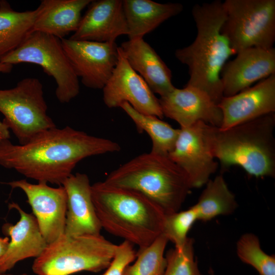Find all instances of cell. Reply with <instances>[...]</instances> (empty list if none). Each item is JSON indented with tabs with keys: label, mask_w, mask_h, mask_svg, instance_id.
Instances as JSON below:
<instances>
[{
	"label": "cell",
	"mask_w": 275,
	"mask_h": 275,
	"mask_svg": "<svg viewBox=\"0 0 275 275\" xmlns=\"http://www.w3.org/2000/svg\"><path fill=\"white\" fill-rule=\"evenodd\" d=\"M88 6L77 29L69 39L114 43L120 36L128 35L123 1H92Z\"/></svg>",
	"instance_id": "17"
},
{
	"label": "cell",
	"mask_w": 275,
	"mask_h": 275,
	"mask_svg": "<svg viewBox=\"0 0 275 275\" xmlns=\"http://www.w3.org/2000/svg\"><path fill=\"white\" fill-rule=\"evenodd\" d=\"M236 253L243 262L253 267L259 275H275V256L266 254L261 248L258 238L252 233L240 237Z\"/></svg>",
	"instance_id": "27"
},
{
	"label": "cell",
	"mask_w": 275,
	"mask_h": 275,
	"mask_svg": "<svg viewBox=\"0 0 275 275\" xmlns=\"http://www.w3.org/2000/svg\"><path fill=\"white\" fill-rule=\"evenodd\" d=\"M198 220L197 212L193 206L188 209L165 215L162 234L176 248L181 249L186 243L187 234Z\"/></svg>",
	"instance_id": "28"
},
{
	"label": "cell",
	"mask_w": 275,
	"mask_h": 275,
	"mask_svg": "<svg viewBox=\"0 0 275 275\" xmlns=\"http://www.w3.org/2000/svg\"><path fill=\"white\" fill-rule=\"evenodd\" d=\"M72 68L86 87L102 89L111 77L118 60L115 42L61 39Z\"/></svg>",
	"instance_id": "12"
},
{
	"label": "cell",
	"mask_w": 275,
	"mask_h": 275,
	"mask_svg": "<svg viewBox=\"0 0 275 275\" xmlns=\"http://www.w3.org/2000/svg\"><path fill=\"white\" fill-rule=\"evenodd\" d=\"M39 8L18 12L0 1V58L17 48L32 33Z\"/></svg>",
	"instance_id": "23"
},
{
	"label": "cell",
	"mask_w": 275,
	"mask_h": 275,
	"mask_svg": "<svg viewBox=\"0 0 275 275\" xmlns=\"http://www.w3.org/2000/svg\"><path fill=\"white\" fill-rule=\"evenodd\" d=\"M136 255L133 244L124 240L118 245L114 258L101 275H123L126 267L135 260Z\"/></svg>",
	"instance_id": "30"
},
{
	"label": "cell",
	"mask_w": 275,
	"mask_h": 275,
	"mask_svg": "<svg viewBox=\"0 0 275 275\" xmlns=\"http://www.w3.org/2000/svg\"><path fill=\"white\" fill-rule=\"evenodd\" d=\"M218 106L223 115L222 130L275 113V74L234 95L223 97Z\"/></svg>",
	"instance_id": "15"
},
{
	"label": "cell",
	"mask_w": 275,
	"mask_h": 275,
	"mask_svg": "<svg viewBox=\"0 0 275 275\" xmlns=\"http://www.w3.org/2000/svg\"><path fill=\"white\" fill-rule=\"evenodd\" d=\"M120 47L130 66L154 93L161 97L174 89L171 70L143 38L129 40Z\"/></svg>",
	"instance_id": "20"
},
{
	"label": "cell",
	"mask_w": 275,
	"mask_h": 275,
	"mask_svg": "<svg viewBox=\"0 0 275 275\" xmlns=\"http://www.w3.org/2000/svg\"><path fill=\"white\" fill-rule=\"evenodd\" d=\"M9 128L3 122L0 121V141L10 138Z\"/></svg>",
	"instance_id": "32"
},
{
	"label": "cell",
	"mask_w": 275,
	"mask_h": 275,
	"mask_svg": "<svg viewBox=\"0 0 275 275\" xmlns=\"http://www.w3.org/2000/svg\"><path fill=\"white\" fill-rule=\"evenodd\" d=\"M117 246L101 234L71 237L64 234L35 258L32 269L37 275L98 272L108 267Z\"/></svg>",
	"instance_id": "6"
},
{
	"label": "cell",
	"mask_w": 275,
	"mask_h": 275,
	"mask_svg": "<svg viewBox=\"0 0 275 275\" xmlns=\"http://www.w3.org/2000/svg\"><path fill=\"white\" fill-rule=\"evenodd\" d=\"M158 99L163 116L176 121L180 128L191 126L199 121L221 126L223 115L220 108L198 88L186 85L182 89L175 88Z\"/></svg>",
	"instance_id": "14"
},
{
	"label": "cell",
	"mask_w": 275,
	"mask_h": 275,
	"mask_svg": "<svg viewBox=\"0 0 275 275\" xmlns=\"http://www.w3.org/2000/svg\"><path fill=\"white\" fill-rule=\"evenodd\" d=\"M104 181L139 192L159 206L166 214L178 211L193 188L186 173L168 156L151 152L121 165Z\"/></svg>",
	"instance_id": "4"
},
{
	"label": "cell",
	"mask_w": 275,
	"mask_h": 275,
	"mask_svg": "<svg viewBox=\"0 0 275 275\" xmlns=\"http://www.w3.org/2000/svg\"><path fill=\"white\" fill-rule=\"evenodd\" d=\"M9 207L19 212L20 219L15 225L8 223L3 227V232L10 239L7 251L0 261V273L10 270L25 259L37 258L48 244L34 215L15 203L9 204Z\"/></svg>",
	"instance_id": "19"
},
{
	"label": "cell",
	"mask_w": 275,
	"mask_h": 275,
	"mask_svg": "<svg viewBox=\"0 0 275 275\" xmlns=\"http://www.w3.org/2000/svg\"><path fill=\"white\" fill-rule=\"evenodd\" d=\"M62 185L67 197L64 234L71 237L100 235L102 228L92 200L88 176L72 174Z\"/></svg>",
	"instance_id": "18"
},
{
	"label": "cell",
	"mask_w": 275,
	"mask_h": 275,
	"mask_svg": "<svg viewBox=\"0 0 275 275\" xmlns=\"http://www.w3.org/2000/svg\"><path fill=\"white\" fill-rule=\"evenodd\" d=\"M0 63L40 66L54 79L57 86L56 95L61 103L69 102L79 92L78 78L63 49L61 40L50 34L33 31L17 48L0 58Z\"/></svg>",
	"instance_id": "8"
},
{
	"label": "cell",
	"mask_w": 275,
	"mask_h": 275,
	"mask_svg": "<svg viewBox=\"0 0 275 275\" xmlns=\"http://www.w3.org/2000/svg\"><path fill=\"white\" fill-rule=\"evenodd\" d=\"M198 220L208 221L220 215L232 213L237 207L234 195L222 175L209 180L198 202L193 206Z\"/></svg>",
	"instance_id": "25"
},
{
	"label": "cell",
	"mask_w": 275,
	"mask_h": 275,
	"mask_svg": "<svg viewBox=\"0 0 275 275\" xmlns=\"http://www.w3.org/2000/svg\"><path fill=\"white\" fill-rule=\"evenodd\" d=\"M102 89L103 102L108 108L127 102L141 113L163 117L159 99L130 66L120 47L117 65Z\"/></svg>",
	"instance_id": "11"
},
{
	"label": "cell",
	"mask_w": 275,
	"mask_h": 275,
	"mask_svg": "<svg viewBox=\"0 0 275 275\" xmlns=\"http://www.w3.org/2000/svg\"><path fill=\"white\" fill-rule=\"evenodd\" d=\"M275 113L222 130L213 126V154L224 169L241 167L256 177L275 176Z\"/></svg>",
	"instance_id": "5"
},
{
	"label": "cell",
	"mask_w": 275,
	"mask_h": 275,
	"mask_svg": "<svg viewBox=\"0 0 275 275\" xmlns=\"http://www.w3.org/2000/svg\"><path fill=\"white\" fill-rule=\"evenodd\" d=\"M168 241L161 234L149 245L139 249L137 259L126 267L123 275H162L167 265L164 253Z\"/></svg>",
	"instance_id": "26"
},
{
	"label": "cell",
	"mask_w": 275,
	"mask_h": 275,
	"mask_svg": "<svg viewBox=\"0 0 275 275\" xmlns=\"http://www.w3.org/2000/svg\"><path fill=\"white\" fill-rule=\"evenodd\" d=\"M222 33L236 54L251 47L270 49L275 41V0H226Z\"/></svg>",
	"instance_id": "7"
},
{
	"label": "cell",
	"mask_w": 275,
	"mask_h": 275,
	"mask_svg": "<svg viewBox=\"0 0 275 275\" xmlns=\"http://www.w3.org/2000/svg\"><path fill=\"white\" fill-rule=\"evenodd\" d=\"M191 13L196 37L189 45L177 49L175 56L188 67L189 78L186 85L204 91L218 105L224 97L222 69L229 58L236 54L221 32L226 19L223 2L216 0L196 4Z\"/></svg>",
	"instance_id": "2"
},
{
	"label": "cell",
	"mask_w": 275,
	"mask_h": 275,
	"mask_svg": "<svg viewBox=\"0 0 275 275\" xmlns=\"http://www.w3.org/2000/svg\"><path fill=\"white\" fill-rule=\"evenodd\" d=\"M213 126L199 121L180 128L174 147L168 155L186 173L193 188L206 184L218 166L212 150Z\"/></svg>",
	"instance_id": "10"
},
{
	"label": "cell",
	"mask_w": 275,
	"mask_h": 275,
	"mask_svg": "<svg viewBox=\"0 0 275 275\" xmlns=\"http://www.w3.org/2000/svg\"><path fill=\"white\" fill-rule=\"evenodd\" d=\"M9 241L10 239L8 237H0V261L7 251Z\"/></svg>",
	"instance_id": "31"
},
{
	"label": "cell",
	"mask_w": 275,
	"mask_h": 275,
	"mask_svg": "<svg viewBox=\"0 0 275 275\" xmlns=\"http://www.w3.org/2000/svg\"><path fill=\"white\" fill-rule=\"evenodd\" d=\"M47 111L43 85L38 78H25L13 88L0 90V112L4 116L3 122L20 145L56 127Z\"/></svg>",
	"instance_id": "9"
},
{
	"label": "cell",
	"mask_w": 275,
	"mask_h": 275,
	"mask_svg": "<svg viewBox=\"0 0 275 275\" xmlns=\"http://www.w3.org/2000/svg\"><path fill=\"white\" fill-rule=\"evenodd\" d=\"M92 0H43L34 31L47 33L60 39L75 32L79 24L82 11Z\"/></svg>",
	"instance_id": "21"
},
{
	"label": "cell",
	"mask_w": 275,
	"mask_h": 275,
	"mask_svg": "<svg viewBox=\"0 0 275 275\" xmlns=\"http://www.w3.org/2000/svg\"><path fill=\"white\" fill-rule=\"evenodd\" d=\"M13 66L11 64L0 63V72L9 73L11 71Z\"/></svg>",
	"instance_id": "33"
},
{
	"label": "cell",
	"mask_w": 275,
	"mask_h": 275,
	"mask_svg": "<svg viewBox=\"0 0 275 275\" xmlns=\"http://www.w3.org/2000/svg\"><path fill=\"white\" fill-rule=\"evenodd\" d=\"M124 11L129 40L143 38L168 19L183 9L178 3H159L150 0H124Z\"/></svg>",
	"instance_id": "22"
},
{
	"label": "cell",
	"mask_w": 275,
	"mask_h": 275,
	"mask_svg": "<svg viewBox=\"0 0 275 275\" xmlns=\"http://www.w3.org/2000/svg\"><path fill=\"white\" fill-rule=\"evenodd\" d=\"M91 195L102 228L139 249L162 234L166 214L139 192L100 181L91 185Z\"/></svg>",
	"instance_id": "3"
},
{
	"label": "cell",
	"mask_w": 275,
	"mask_h": 275,
	"mask_svg": "<svg viewBox=\"0 0 275 275\" xmlns=\"http://www.w3.org/2000/svg\"><path fill=\"white\" fill-rule=\"evenodd\" d=\"M0 275H29V274L25 273H21L19 274H13L6 273V272H5V273H0Z\"/></svg>",
	"instance_id": "34"
},
{
	"label": "cell",
	"mask_w": 275,
	"mask_h": 275,
	"mask_svg": "<svg viewBox=\"0 0 275 275\" xmlns=\"http://www.w3.org/2000/svg\"><path fill=\"white\" fill-rule=\"evenodd\" d=\"M25 194L40 231L49 244L64 234L67 197L63 185L50 187L47 183L32 184L25 179L7 183Z\"/></svg>",
	"instance_id": "13"
},
{
	"label": "cell",
	"mask_w": 275,
	"mask_h": 275,
	"mask_svg": "<svg viewBox=\"0 0 275 275\" xmlns=\"http://www.w3.org/2000/svg\"><path fill=\"white\" fill-rule=\"evenodd\" d=\"M120 107L132 120L139 133L145 131L150 137L152 143L150 152L168 156L174 147L180 129L174 128L156 116L139 112L127 102L123 103Z\"/></svg>",
	"instance_id": "24"
},
{
	"label": "cell",
	"mask_w": 275,
	"mask_h": 275,
	"mask_svg": "<svg viewBox=\"0 0 275 275\" xmlns=\"http://www.w3.org/2000/svg\"><path fill=\"white\" fill-rule=\"evenodd\" d=\"M112 140L90 135L69 126L40 133L24 145L0 141V164L38 182L62 185L76 164L94 155L119 152Z\"/></svg>",
	"instance_id": "1"
},
{
	"label": "cell",
	"mask_w": 275,
	"mask_h": 275,
	"mask_svg": "<svg viewBox=\"0 0 275 275\" xmlns=\"http://www.w3.org/2000/svg\"><path fill=\"white\" fill-rule=\"evenodd\" d=\"M227 62L221 72L224 97H229L250 87L255 82L275 74V48L251 47Z\"/></svg>",
	"instance_id": "16"
},
{
	"label": "cell",
	"mask_w": 275,
	"mask_h": 275,
	"mask_svg": "<svg viewBox=\"0 0 275 275\" xmlns=\"http://www.w3.org/2000/svg\"><path fill=\"white\" fill-rule=\"evenodd\" d=\"M165 257L167 265L162 275H203L195 258L191 238H187L181 249L169 250Z\"/></svg>",
	"instance_id": "29"
}]
</instances>
